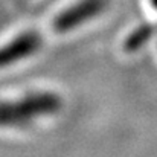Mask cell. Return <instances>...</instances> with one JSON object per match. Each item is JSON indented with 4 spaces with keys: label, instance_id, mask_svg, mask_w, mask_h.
I'll return each instance as SVG.
<instances>
[{
    "label": "cell",
    "instance_id": "cell-4",
    "mask_svg": "<svg viewBox=\"0 0 157 157\" xmlns=\"http://www.w3.org/2000/svg\"><path fill=\"white\" fill-rule=\"evenodd\" d=\"M154 34V28L148 23L140 25L139 28H136L124 41V49L125 52H136L139 51Z\"/></svg>",
    "mask_w": 157,
    "mask_h": 157
},
{
    "label": "cell",
    "instance_id": "cell-2",
    "mask_svg": "<svg viewBox=\"0 0 157 157\" xmlns=\"http://www.w3.org/2000/svg\"><path fill=\"white\" fill-rule=\"evenodd\" d=\"M108 6V0H78L63 9L52 21L53 31L59 34L70 32L102 14Z\"/></svg>",
    "mask_w": 157,
    "mask_h": 157
},
{
    "label": "cell",
    "instance_id": "cell-1",
    "mask_svg": "<svg viewBox=\"0 0 157 157\" xmlns=\"http://www.w3.org/2000/svg\"><path fill=\"white\" fill-rule=\"evenodd\" d=\"M63 108V99L53 92H31L18 99L0 101V127L25 128L38 117L53 116Z\"/></svg>",
    "mask_w": 157,
    "mask_h": 157
},
{
    "label": "cell",
    "instance_id": "cell-3",
    "mask_svg": "<svg viewBox=\"0 0 157 157\" xmlns=\"http://www.w3.org/2000/svg\"><path fill=\"white\" fill-rule=\"evenodd\" d=\"M43 38L37 31H26L0 46V69L17 64L40 51Z\"/></svg>",
    "mask_w": 157,
    "mask_h": 157
},
{
    "label": "cell",
    "instance_id": "cell-5",
    "mask_svg": "<svg viewBox=\"0 0 157 157\" xmlns=\"http://www.w3.org/2000/svg\"><path fill=\"white\" fill-rule=\"evenodd\" d=\"M150 3H151V6L157 11V0H150Z\"/></svg>",
    "mask_w": 157,
    "mask_h": 157
}]
</instances>
